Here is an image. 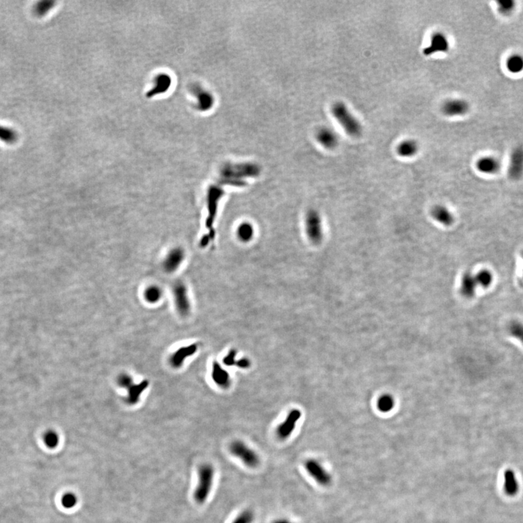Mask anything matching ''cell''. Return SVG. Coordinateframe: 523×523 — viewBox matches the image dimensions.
Masks as SVG:
<instances>
[{"label": "cell", "instance_id": "1", "mask_svg": "<svg viewBox=\"0 0 523 523\" xmlns=\"http://www.w3.org/2000/svg\"><path fill=\"white\" fill-rule=\"evenodd\" d=\"M331 112L334 118L343 127L347 134L352 137H358L361 135L362 127L360 122L352 115L345 104L341 102L336 103L332 106Z\"/></svg>", "mask_w": 523, "mask_h": 523}, {"label": "cell", "instance_id": "2", "mask_svg": "<svg viewBox=\"0 0 523 523\" xmlns=\"http://www.w3.org/2000/svg\"><path fill=\"white\" fill-rule=\"evenodd\" d=\"M214 473V468L208 463L199 468V482L194 492V498L197 503H204L208 498L213 485Z\"/></svg>", "mask_w": 523, "mask_h": 523}, {"label": "cell", "instance_id": "3", "mask_svg": "<svg viewBox=\"0 0 523 523\" xmlns=\"http://www.w3.org/2000/svg\"><path fill=\"white\" fill-rule=\"evenodd\" d=\"M232 454L239 458L246 466L254 468L260 463V457L242 441L236 440L230 446Z\"/></svg>", "mask_w": 523, "mask_h": 523}, {"label": "cell", "instance_id": "4", "mask_svg": "<svg viewBox=\"0 0 523 523\" xmlns=\"http://www.w3.org/2000/svg\"><path fill=\"white\" fill-rule=\"evenodd\" d=\"M305 231L309 240L315 244L321 242L323 238L321 216L315 210L307 212L305 217Z\"/></svg>", "mask_w": 523, "mask_h": 523}, {"label": "cell", "instance_id": "5", "mask_svg": "<svg viewBox=\"0 0 523 523\" xmlns=\"http://www.w3.org/2000/svg\"><path fill=\"white\" fill-rule=\"evenodd\" d=\"M259 167L254 164L246 163L240 165H225L222 170V175L227 178H241V177L255 176L259 173Z\"/></svg>", "mask_w": 523, "mask_h": 523}, {"label": "cell", "instance_id": "6", "mask_svg": "<svg viewBox=\"0 0 523 523\" xmlns=\"http://www.w3.org/2000/svg\"><path fill=\"white\" fill-rule=\"evenodd\" d=\"M305 468L307 473L320 485L326 486L331 483V475L317 460L307 459L305 463Z\"/></svg>", "mask_w": 523, "mask_h": 523}, {"label": "cell", "instance_id": "7", "mask_svg": "<svg viewBox=\"0 0 523 523\" xmlns=\"http://www.w3.org/2000/svg\"><path fill=\"white\" fill-rule=\"evenodd\" d=\"M301 417V412L297 409L289 412L284 422L281 423L276 429L278 438L285 440L290 437L296 427V424Z\"/></svg>", "mask_w": 523, "mask_h": 523}, {"label": "cell", "instance_id": "8", "mask_svg": "<svg viewBox=\"0 0 523 523\" xmlns=\"http://www.w3.org/2000/svg\"><path fill=\"white\" fill-rule=\"evenodd\" d=\"M508 176L512 180H519L523 176V148L516 147L510 156L508 168Z\"/></svg>", "mask_w": 523, "mask_h": 523}, {"label": "cell", "instance_id": "9", "mask_svg": "<svg viewBox=\"0 0 523 523\" xmlns=\"http://www.w3.org/2000/svg\"><path fill=\"white\" fill-rule=\"evenodd\" d=\"M173 293L174 296H175V305H176L178 312L183 316H186L189 313L191 305H190L186 286L183 283H178L174 286Z\"/></svg>", "mask_w": 523, "mask_h": 523}, {"label": "cell", "instance_id": "10", "mask_svg": "<svg viewBox=\"0 0 523 523\" xmlns=\"http://www.w3.org/2000/svg\"><path fill=\"white\" fill-rule=\"evenodd\" d=\"M449 50L448 39L444 34L436 32L431 38L430 45L425 48L423 53L430 56L437 53H445Z\"/></svg>", "mask_w": 523, "mask_h": 523}, {"label": "cell", "instance_id": "11", "mask_svg": "<svg viewBox=\"0 0 523 523\" xmlns=\"http://www.w3.org/2000/svg\"><path fill=\"white\" fill-rule=\"evenodd\" d=\"M469 109V104L463 100H450L442 106V112L448 117L464 115Z\"/></svg>", "mask_w": 523, "mask_h": 523}, {"label": "cell", "instance_id": "12", "mask_svg": "<svg viewBox=\"0 0 523 523\" xmlns=\"http://www.w3.org/2000/svg\"><path fill=\"white\" fill-rule=\"evenodd\" d=\"M477 169L481 173L485 175H493L501 169V163L496 158L484 157L479 159L477 162Z\"/></svg>", "mask_w": 523, "mask_h": 523}, {"label": "cell", "instance_id": "13", "mask_svg": "<svg viewBox=\"0 0 523 523\" xmlns=\"http://www.w3.org/2000/svg\"><path fill=\"white\" fill-rule=\"evenodd\" d=\"M184 259V252L180 248L172 249L166 257L164 262V268L168 273L175 271L183 262Z\"/></svg>", "mask_w": 523, "mask_h": 523}, {"label": "cell", "instance_id": "14", "mask_svg": "<svg viewBox=\"0 0 523 523\" xmlns=\"http://www.w3.org/2000/svg\"><path fill=\"white\" fill-rule=\"evenodd\" d=\"M503 490L508 496H514L519 491V482L512 469H507L503 472Z\"/></svg>", "mask_w": 523, "mask_h": 523}, {"label": "cell", "instance_id": "15", "mask_svg": "<svg viewBox=\"0 0 523 523\" xmlns=\"http://www.w3.org/2000/svg\"><path fill=\"white\" fill-rule=\"evenodd\" d=\"M431 215L435 221L440 224L449 226L454 222L453 214L446 207L443 205H437L432 209Z\"/></svg>", "mask_w": 523, "mask_h": 523}, {"label": "cell", "instance_id": "16", "mask_svg": "<svg viewBox=\"0 0 523 523\" xmlns=\"http://www.w3.org/2000/svg\"><path fill=\"white\" fill-rule=\"evenodd\" d=\"M197 344H194L187 347H183L180 348L178 351L175 352L170 359V363L172 366L175 368H180L184 363L186 358L194 355L197 350Z\"/></svg>", "mask_w": 523, "mask_h": 523}, {"label": "cell", "instance_id": "17", "mask_svg": "<svg viewBox=\"0 0 523 523\" xmlns=\"http://www.w3.org/2000/svg\"><path fill=\"white\" fill-rule=\"evenodd\" d=\"M212 376L215 384L221 388L227 389L231 385L229 374L217 361L214 362Z\"/></svg>", "mask_w": 523, "mask_h": 523}, {"label": "cell", "instance_id": "18", "mask_svg": "<svg viewBox=\"0 0 523 523\" xmlns=\"http://www.w3.org/2000/svg\"><path fill=\"white\" fill-rule=\"evenodd\" d=\"M317 140L323 147L332 149L338 144V137L331 129L322 128L317 134Z\"/></svg>", "mask_w": 523, "mask_h": 523}, {"label": "cell", "instance_id": "19", "mask_svg": "<svg viewBox=\"0 0 523 523\" xmlns=\"http://www.w3.org/2000/svg\"><path fill=\"white\" fill-rule=\"evenodd\" d=\"M477 287L475 276L470 272H466L461 278V292L463 297L471 298L475 294Z\"/></svg>", "mask_w": 523, "mask_h": 523}, {"label": "cell", "instance_id": "20", "mask_svg": "<svg viewBox=\"0 0 523 523\" xmlns=\"http://www.w3.org/2000/svg\"><path fill=\"white\" fill-rule=\"evenodd\" d=\"M417 143L413 140H408L399 144L397 147V154L402 157L409 158L416 155L418 152Z\"/></svg>", "mask_w": 523, "mask_h": 523}, {"label": "cell", "instance_id": "21", "mask_svg": "<svg viewBox=\"0 0 523 523\" xmlns=\"http://www.w3.org/2000/svg\"><path fill=\"white\" fill-rule=\"evenodd\" d=\"M149 386L147 381H143L138 384H133L131 387L129 388L128 396H127V403L134 405L139 401L141 394L144 392L145 389Z\"/></svg>", "mask_w": 523, "mask_h": 523}, {"label": "cell", "instance_id": "22", "mask_svg": "<svg viewBox=\"0 0 523 523\" xmlns=\"http://www.w3.org/2000/svg\"><path fill=\"white\" fill-rule=\"evenodd\" d=\"M196 93H197L196 95H197L198 101H199L198 105H199V109L204 112L210 109L214 104V98L212 97V94L201 88H198L196 90Z\"/></svg>", "mask_w": 523, "mask_h": 523}, {"label": "cell", "instance_id": "23", "mask_svg": "<svg viewBox=\"0 0 523 523\" xmlns=\"http://www.w3.org/2000/svg\"><path fill=\"white\" fill-rule=\"evenodd\" d=\"M508 72L512 74H519L523 71V57L520 55L514 54L510 56L506 61Z\"/></svg>", "mask_w": 523, "mask_h": 523}, {"label": "cell", "instance_id": "24", "mask_svg": "<svg viewBox=\"0 0 523 523\" xmlns=\"http://www.w3.org/2000/svg\"><path fill=\"white\" fill-rule=\"evenodd\" d=\"M238 238L243 242H248L254 236V228L252 225L244 223L239 225L236 231Z\"/></svg>", "mask_w": 523, "mask_h": 523}, {"label": "cell", "instance_id": "25", "mask_svg": "<svg viewBox=\"0 0 523 523\" xmlns=\"http://www.w3.org/2000/svg\"><path fill=\"white\" fill-rule=\"evenodd\" d=\"M474 276H475L477 286H480L483 288H487L490 286L493 281V275L488 270H479L477 274L474 275Z\"/></svg>", "mask_w": 523, "mask_h": 523}, {"label": "cell", "instance_id": "26", "mask_svg": "<svg viewBox=\"0 0 523 523\" xmlns=\"http://www.w3.org/2000/svg\"><path fill=\"white\" fill-rule=\"evenodd\" d=\"M157 85L155 87L152 91L149 92V96H154V95L159 94V93L162 92H165L166 90L170 88V84H171V80H170V77L167 75H161L159 78L157 79Z\"/></svg>", "mask_w": 523, "mask_h": 523}, {"label": "cell", "instance_id": "27", "mask_svg": "<svg viewBox=\"0 0 523 523\" xmlns=\"http://www.w3.org/2000/svg\"><path fill=\"white\" fill-rule=\"evenodd\" d=\"M18 135L13 129L0 125V141L8 144H13L17 141Z\"/></svg>", "mask_w": 523, "mask_h": 523}, {"label": "cell", "instance_id": "28", "mask_svg": "<svg viewBox=\"0 0 523 523\" xmlns=\"http://www.w3.org/2000/svg\"><path fill=\"white\" fill-rule=\"evenodd\" d=\"M395 401L392 396L389 395H384L379 397L378 400L377 407L379 411L381 412H389L393 408Z\"/></svg>", "mask_w": 523, "mask_h": 523}, {"label": "cell", "instance_id": "29", "mask_svg": "<svg viewBox=\"0 0 523 523\" xmlns=\"http://www.w3.org/2000/svg\"><path fill=\"white\" fill-rule=\"evenodd\" d=\"M45 445L49 448H56L59 444V435L53 430L47 431L43 436Z\"/></svg>", "mask_w": 523, "mask_h": 523}, {"label": "cell", "instance_id": "30", "mask_svg": "<svg viewBox=\"0 0 523 523\" xmlns=\"http://www.w3.org/2000/svg\"><path fill=\"white\" fill-rule=\"evenodd\" d=\"M161 297H162V291L157 286H150L145 292V297H146V300L151 303H155L158 302Z\"/></svg>", "mask_w": 523, "mask_h": 523}, {"label": "cell", "instance_id": "31", "mask_svg": "<svg viewBox=\"0 0 523 523\" xmlns=\"http://www.w3.org/2000/svg\"><path fill=\"white\" fill-rule=\"evenodd\" d=\"M54 6V3L52 1H42L37 3L34 8L35 14L38 16L45 15Z\"/></svg>", "mask_w": 523, "mask_h": 523}, {"label": "cell", "instance_id": "32", "mask_svg": "<svg viewBox=\"0 0 523 523\" xmlns=\"http://www.w3.org/2000/svg\"><path fill=\"white\" fill-rule=\"evenodd\" d=\"M498 7L500 14L507 16L514 11L515 3L511 0H502L498 2Z\"/></svg>", "mask_w": 523, "mask_h": 523}, {"label": "cell", "instance_id": "33", "mask_svg": "<svg viewBox=\"0 0 523 523\" xmlns=\"http://www.w3.org/2000/svg\"><path fill=\"white\" fill-rule=\"evenodd\" d=\"M78 502L77 495L73 493H67L63 495L61 498V503L63 506L66 508H72L75 507Z\"/></svg>", "mask_w": 523, "mask_h": 523}, {"label": "cell", "instance_id": "34", "mask_svg": "<svg viewBox=\"0 0 523 523\" xmlns=\"http://www.w3.org/2000/svg\"><path fill=\"white\" fill-rule=\"evenodd\" d=\"M510 334L519 339L523 344V324L519 322H512L508 327Z\"/></svg>", "mask_w": 523, "mask_h": 523}, {"label": "cell", "instance_id": "35", "mask_svg": "<svg viewBox=\"0 0 523 523\" xmlns=\"http://www.w3.org/2000/svg\"><path fill=\"white\" fill-rule=\"evenodd\" d=\"M253 519V513L249 510H246L242 511L232 523H252Z\"/></svg>", "mask_w": 523, "mask_h": 523}, {"label": "cell", "instance_id": "36", "mask_svg": "<svg viewBox=\"0 0 523 523\" xmlns=\"http://www.w3.org/2000/svg\"><path fill=\"white\" fill-rule=\"evenodd\" d=\"M118 384L121 387L128 389L133 385V380L129 375L122 374L119 377Z\"/></svg>", "mask_w": 523, "mask_h": 523}, {"label": "cell", "instance_id": "37", "mask_svg": "<svg viewBox=\"0 0 523 523\" xmlns=\"http://www.w3.org/2000/svg\"><path fill=\"white\" fill-rule=\"evenodd\" d=\"M236 350H231V351L229 352V353H228V355L225 357L224 359H223V363H224L225 365L228 366H233V365L236 364V359H235L236 358Z\"/></svg>", "mask_w": 523, "mask_h": 523}, {"label": "cell", "instance_id": "38", "mask_svg": "<svg viewBox=\"0 0 523 523\" xmlns=\"http://www.w3.org/2000/svg\"><path fill=\"white\" fill-rule=\"evenodd\" d=\"M236 364L241 368H248L251 366V362L249 359L241 358L239 361L236 362Z\"/></svg>", "mask_w": 523, "mask_h": 523}, {"label": "cell", "instance_id": "39", "mask_svg": "<svg viewBox=\"0 0 523 523\" xmlns=\"http://www.w3.org/2000/svg\"><path fill=\"white\" fill-rule=\"evenodd\" d=\"M273 523H294V522H290V521L287 520V519H278V520L275 521V522H273Z\"/></svg>", "mask_w": 523, "mask_h": 523}, {"label": "cell", "instance_id": "40", "mask_svg": "<svg viewBox=\"0 0 523 523\" xmlns=\"http://www.w3.org/2000/svg\"><path fill=\"white\" fill-rule=\"evenodd\" d=\"M522 259H523V252H522Z\"/></svg>", "mask_w": 523, "mask_h": 523}]
</instances>
